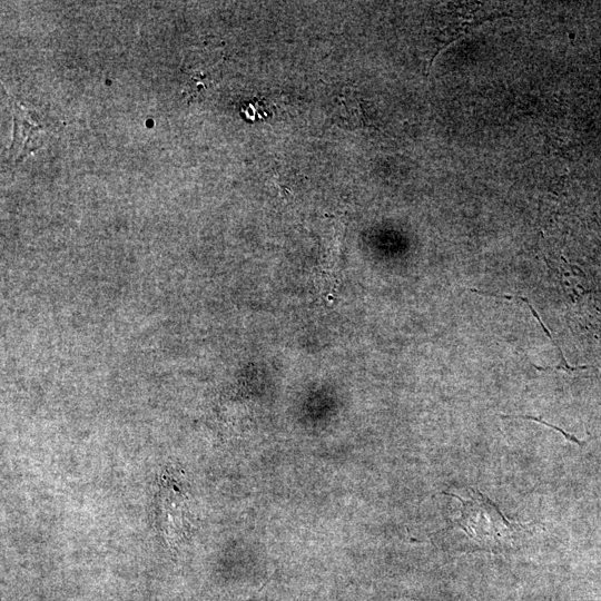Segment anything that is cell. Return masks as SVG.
<instances>
[{"instance_id": "6da1fadb", "label": "cell", "mask_w": 601, "mask_h": 601, "mask_svg": "<svg viewBox=\"0 0 601 601\" xmlns=\"http://www.w3.org/2000/svg\"><path fill=\"white\" fill-rule=\"evenodd\" d=\"M470 490L474 494L470 500H462L453 493H445L460 500L462 510L459 525L470 538L486 544L490 543L489 541L497 544L505 534L511 536L516 528H523L520 523L514 525L505 519L497 505L487 496L475 489Z\"/></svg>"}, {"instance_id": "7a4b0ae2", "label": "cell", "mask_w": 601, "mask_h": 601, "mask_svg": "<svg viewBox=\"0 0 601 601\" xmlns=\"http://www.w3.org/2000/svg\"><path fill=\"white\" fill-rule=\"evenodd\" d=\"M218 59L213 60L208 53L198 50L190 51L184 62L181 71L186 76L185 91L194 97L210 87V83L218 75Z\"/></svg>"}, {"instance_id": "3957f363", "label": "cell", "mask_w": 601, "mask_h": 601, "mask_svg": "<svg viewBox=\"0 0 601 601\" xmlns=\"http://www.w3.org/2000/svg\"><path fill=\"white\" fill-rule=\"evenodd\" d=\"M471 292L473 293H476V294H481V295H485V296H494V297H501V298H505V299H512V298H516V299H521L522 302H524L528 307L530 308L532 315L536 318V321L539 322V324L541 325L543 332L545 333L546 337L553 343V345L559 349L560 352V356L562 358V364L563 365H559V366H551V367H540V366H536V365H533L536 370L539 368V371H550V370H564V371H577V370H584V368H590L591 366H578V367H571L568 362L565 361L564 358V355L560 348V346L556 344V342L553 339L551 333L549 332V329L546 328L545 324L542 322L541 317L539 316V314L536 313V311L534 309V307L531 305V303L529 302V299L526 297H523V296H519V295H515V296H512V295H501V294H495V293H489V292H483V290H479V289H475V288H472L470 289Z\"/></svg>"}, {"instance_id": "277c9868", "label": "cell", "mask_w": 601, "mask_h": 601, "mask_svg": "<svg viewBox=\"0 0 601 601\" xmlns=\"http://www.w3.org/2000/svg\"><path fill=\"white\" fill-rule=\"evenodd\" d=\"M501 417H505V418H523V420H531V421H535V422H539L541 424H544L560 433L563 434V436L568 440V441H571V442H574L579 445H583L584 443L589 442L590 440L592 439H597V437H600L601 435H598V436H592V437H589L588 440H584V441H580L578 440L574 435L572 434H569L566 433L565 431H563L561 427H558L551 423H548L545 422L544 420L540 418V417H536V416H531V415H503L501 414Z\"/></svg>"}]
</instances>
